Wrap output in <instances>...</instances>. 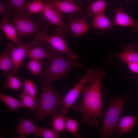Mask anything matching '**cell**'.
Segmentation results:
<instances>
[{"mask_svg":"<svg viewBox=\"0 0 138 138\" xmlns=\"http://www.w3.org/2000/svg\"><path fill=\"white\" fill-rule=\"evenodd\" d=\"M104 67L97 70L93 81L83 87V97L80 103L71 106L74 111L81 113L82 123L89 122V125L94 128L98 127L101 123L99 119L104 112L101 91L102 78L106 73Z\"/></svg>","mask_w":138,"mask_h":138,"instance_id":"1","label":"cell"},{"mask_svg":"<svg viewBox=\"0 0 138 138\" xmlns=\"http://www.w3.org/2000/svg\"><path fill=\"white\" fill-rule=\"evenodd\" d=\"M42 88L39 98L37 99V105L33 112L34 117L40 122L47 117H52L58 113L61 97L52 86L53 82L42 77Z\"/></svg>","mask_w":138,"mask_h":138,"instance_id":"2","label":"cell"},{"mask_svg":"<svg viewBox=\"0 0 138 138\" xmlns=\"http://www.w3.org/2000/svg\"><path fill=\"white\" fill-rule=\"evenodd\" d=\"M63 54L54 49L49 66L42 72L44 77L53 82L66 77L72 68L83 67V63L79 60L67 59L62 56Z\"/></svg>","mask_w":138,"mask_h":138,"instance_id":"3","label":"cell"},{"mask_svg":"<svg viewBox=\"0 0 138 138\" xmlns=\"http://www.w3.org/2000/svg\"><path fill=\"white\" fill-rule=\"evenodd\" d=\"M128 94L120 98H112L107 110L104 112L102 125L99 132L101 137H113L123 108L127 101Z\"/></svg>","mask_w":138,"mask_h":138,"instance_id":"4","label":"cell"},{"mask_svg":"<svg viewBox=\"0 0 138 138\" xmlns=\"http://www.w3.org/2000/svg\"><path fill=\"white\" fill-rule=\"evenodd\" d=\"M10 20L21 37L36 35L48 28V25L36 22L26 14L15 13Z\"/></svg>","mask_w":138,"mask_h":138,"instance_id":"5","label":"cell"},{"mask_svg":"<svg viewBox=\"0 0 138 138\" xmlns=\"http://www.w3.org/2000/svg\"><path fill=\"white\" fill-rule=\"evenodd\" d=\"M46 30L39 33L34 38L39 42L49 44L55 50L65 54L71 59H77L78 57V55L68 48L64 37L63 32L60 28L54 29L56 34L53 35L48 34Z\"/></svg>","mask_w":138,"mask_h":138,"instance_id":"6","label":"cell"},{"mask_svg":"<svg viewBox=\"0 0 138 138\" xmlns=\"http://www.w3.org/2000/svg\"><path fill=\"white\" fill-rule=\"evenodd\" d=\"M96 72L92 68L88 69L87 72L79 80L76 85L69 91L61 100L60 112L66 116L68 109L76 100L86 84H89L94 80Z\"/></svg>","mask_w":138,"mask_h":138,"instance_id":"7","label":"cell"},{"mask_svg":"<svg viewBox=\"0 0 138 138\" xmlns=\"http://www.w3.org/2000/svg\"><path fill=\"white\" fill-rule=\"evenodd\" d=\"M36 39L27 44L15 46L12 43H7L5 46L6 52L11 56L14 65L12 74L16 75L19 72L20 68L22 65V62L28 50L38 43Z\"/></svg>","mask_w":138,"mask_h":138,"instance_id":"8","label":"cell"},{"mask_svg":"<svg viewBox=\"0 0 138 138\" xmlns=\"http://www.w3.org/2000/svg\"><path fill=\"white\" fill-rule=\"evenodd\" d=\"M86 19V15L83 12H77L70 15L68 25L69 31L72 32L73 36L80 38L88 31L90 26Z\"/></svg>","mask_w":138,"mask_h":138,"instance_id":"9","label":"cell"},{"mask_svg":"<svg viewBox=\"0 0 138 138\" xmlns=\"http://www.w3.org/2000/svg\"><path fill=\"white\" fill-rule=\"evenodd\" d=\"M40 14L43 19L48 24H54L60 28L64 35H66L69 31L68 25L63 22L62 14L45 1L44 2L43 9Z\"/></svg>","mask_w":138,"mask_h":138,"instance_id":"10","label":"cell"},{"mask_svg":"<svg viewBox=\"0 0 138 138\" xmlns=\"http://www.w3.org/2000/svg\"><path fill=\"white\" fill-rule=\"evenodd\" d=\"M45 1L62 14L74 12H83L81 8L82 4L76 2L73 0H45Z\"/></svg>","mask_w":138,"mask_h":138,"instance_id":"11","label":"cell"},{"mask_svg":"<svg viewBox=\"0 0 138 138\" xmlns=\"http://www.w3.org/2000/svg\"><path fill=\"white\" fill-rule=\"evenodd\" d=\"M54 49L49 44L39 42L30 48L26 57L31 59L42 60L51 58Z\"/></svg>","mask_w":138,"mask_h":138,"instance_id":"12","label":"cell"},{"mask_svg":"<svg viewBox=\"0 0 138 138\" xmlns=\"http://www.w3.org/2000/svg\"><path fill=\"white\" fill-rule=\"evenodd\" d=\"M115 14L113 24L122 27L132 28V31L138 32V20L124 12L120 6L114 9Z\"/></svg>","mask_w":138,"mask_h":138,"instance_id":"13","label":"cell"},{"mask_svg":"<svg viewBox=\"0 0 138 138\" xmlns=\"http://www.w3.org/2000/svg\"><path fill=\"white\" fill-rule=\"evenodd\" d=\"M38 126L35 125L31 119L22 118L16 127L15 132L18 138H25L29 135H36Z\"/></svg>","mask_w":138,"mask_h":138,"instance_id":"14","label":"cell"},{"mask_svg":"<svg viewBox=\"0 0 138 138\" xmlns=\"http://www.w3.org/2000/svg\"><path fill=\"white\" fill-rule=\"evenodd\" d=\"M9 20L7 17H4L0 22L1 29L3 32L7 39L14 42L16 46L23 44V42L18 38V35L15 28L9 22Z\"/></svg>","mask_w":138,"mask_h":138,"instance_id":"15","label":"cell"},{"mask_svg":"<svg viewBox=\"0 0 138 138\" xmlns=\"http://www.w3.org/2000/svg\"><path fill=\"white\" fill-rule=\"evenodd\" d=\"M138 116L128 115L121 118L115 131L117 134L119 136H127L134 125Z\"/></svg>","mask_w":138,"mask_h":138,"instance_id":"16","label":"cell"},{"mask_svg":"<svg viewBox=\"0 0 138 138\" xmlns=\"http://www.w3.org/2000/svg\"><path fill=\"white\" fill-rule=\"evenodd\" d=\"M94 17L91 24L93 29L102 30L111 29L113 27L112 24L103 12Z\"/></svg>","mask_w":138,"mask_h":138,"instance_id":"17","label":"cell"},{"mask_svg":"<svg viewBox=\"0 0 138 138\" xmlns=\"http://www.w3.org/2000/svg\"><path fill=\"white\" fill-rule=\"evenodd\" d=\"M116 56L120 61L127 64L138 62V51L134 50L128 45L122 52L117 54Z\"/></svg>","mask_w":138,"mask_h":138,"instance_id":"18","label":"cell"},{"mask_svg":"<svg viewBox=\"0 0 138 138\" xmlns=\"http://www.w3.org/2000/svg\"><path fill=\"white\" fill-rule=\"evenodd\" d=\"M14 67L13 60L10 55L6 52H2L0 56V69L5 76L12 74Z\"/></svg>","mask_w":138,"mask_h":138,"instance_id":"19","label":"cell"},{"mask_svg":"<svg viewBox=\"0 0 138 138\" xmlns=\"http://www.w3.org/2000/svg\"><path fill=\"white\" fill-rule=\"evenodd\" d=\"M107 6L105 0H98L91 3L86 7V10L89 16L95 17L103 13Z\"/></svg>","mask_w":138,"mask_h":138,"instance_id":"20","label":"cell"},{"mask_svg":"<svg viewBox=\"0 0 138 138\" xmlns=\"http://www.w3.org/2000/svg\"><path fill=\"white\" fill-rule=\"evenodd\" d=\"M25 66L29 70L31 74L34 75L41 76L42 69L46 66V63L42 60L31 59Z\"/></svg>","mask_w":138,"mask_h":138,"instance_id":"21","label":"cell"},{"mask_svg":"<svg viewBox=\"0 0 138 138\" xmlns=\"http://www.w3.org/2000/svg\"><path fill=\"white\" fill-rule=\"evenodd\" d=\"M0 98L12 112L20 108H25L21 100L14 97L0 93Z\"/></svg>","mask_w":138,"mask_h":138,"instance_id":"22","label":"cell"},{"mask_svg":"<svg viewBox=\"0 0 138 138\" xmlns=\"http://www.w3.org/2000/svg\"><path fill=\"white\" fill-rule=\"evenodd\" d=\"M65 116L60 112L51 117L52 118V128L58 134L62 133L65 131Z\"/></svg>","mask_w":138,"mask_h":138,"instance_id":"23","label":"cell"},{"mask_svg":"<svg viewBox=\"0 0 138 138\" xmlns=\"http://www.w3.org/2000/svg\"><path fill=\"white\" fill-rule=\"evenodd\" d=\"M5 2L10 11L27 15L26 0H6Z\"/></svg>","mask_w":138,"mask_h":138,"instance_id":"24","label":"cell"},{"mask_svg":"<svg viewBox=\"0 0 138 138\" xmlns=\"http://www.w3.org/2000/svg\"><path fill=\"white\" fill-rule=\"evenodd\" d=\"M6 84L4 85V88L6 89L10 88L17 91L21 89L23 85L18 78L12 74L6 75Z\"/></svg>","mask_w":138,"mask_h":138,"instance_id":"25","label":"cell"},{"mask_svg":"<svg viewBox=\"0 0 138 138\" xmlns=\"http://www.w3.org/2000/svg\"><path fill=\"white\" fill-rule=\"evenodd\" d=\"M45 0H33L31 2L26 3L27 15L41 12L44 7V2Z\"/></svg>","mask_w":138,"mask_h":138,"instance_id":"26","label":"cell"},{"mask_svg":"<svg viewBox=\"0 0 138 138\" xmlns=\"http://www.w3.org/2000/svg\"><path fill=\"white\" fill-rule=\"evenodd\" d=\"M65 120V131L72 134L76 138H80L81 136L78 132V125L76 121L66 116Z\"/></svg>","mask_w":138,"mask_h":138,"instance_id":"27","label":"cell"},{"mask_svg":"<svg viewBox=\"0 0 138 138\" xmlns=\"http://www.w3.org/2000/svg\"><path fill=\"white\" fill-rule=\"evenodd\" d=\"M19 97L25 108H28L33 111L34 110L36 106L35 99L23 91L20 95Z\"/></svg>","mask_w":138,"mask_h":138,"instance_id":"28","label":"cell"},{"mask_svg":"<svg viewBox=\"0 0 138 138\" xmlns=\"http://www.w3.org/2000/svg\"><path fill=\"white\" fill-rule=\"evenodd\" d=\"M58 134L53 130L38 126L36 136L43 138H58Z\"/></svg>","mask_w":138,"mask_h":138,"instance_id":"29","label":"cell"},{"mask_svg":"<svg viewBox=\"0 0 138 138\" xmlns=\"http://www.w3.org/2000/svg\"><path fill=\"white\" fill-rule=\"evenodd\" d=\"M23 86V91L36 99L37 96V92L33 82L30 80L25 79L24 81Z\"/></svg>","mask_w":138,"mask_h":138,"instance_id":"30","label":"cell"},{"mask_svg":"<svg viewBox=\"0 0 138 138\" xmlns=\"http://www.w3.org/2000/svg\"><path fill=\"white\" fill-rule=\"evenodd\" d=\"M10 10L8 8L6 2L2 0H0V14L10 20L12 15Z\"/></svg>","mask_w":138,"mask_h":138,"instance_id":"31","label":"cell"},{"mask_svg":"<svg viewBox=\"0 0 138 138\" xmlns=\"http://www.w3.org/2000/svg\"><path fill=\"white\" fill-rule=\"evenodd\" d=\"M127 65L130 71L135 73L138 74V62L128 63Z\"/></svg>","mask_w":138,"mask_h":138,"instance_id":"32","label":"cell"},{"mask_svg":"<svg viewBox=\"0 0 138 138\" xmlns=\"http://www.w3.org/2000/svg\"><path fill=\"white\" fill-rule=\"evenodd\" d=\"M137 46V51H138V44H137V45H136Z\"/></svg>","mask_w":138,"mask_h":138,"instance_id":"33","label":"cell"},{"mask_svg":"<svg viewBox=\"0 0 138 138\" xmlns=\"http://www.w3.org/2000/svg\"></svg>","mask_w":138,"mask_h":138,"instance_id":"34","label":"cell"},{"mask_svg":"<svg viewBox=\"0 0 138 138\" xmlns=\"http://www.w3.org/2000/svg\"><path fill=\"white\" fill-rule=\"evenodd\" d=\"M129 0H127V1H129Z\"/></svg>","mask_w":138,"mask_h":138,"instance_id":"35","label":"cell"},{"mask_svg":"<svg viewBox=\"0 0 138 138\" xmlns=\"http://www.w3.org/2000/svg\"><path fill=\"white\" fill-rule=\"evenodd\" d=\"M31 1H33V0H30Z\"/></svg>","mask_w":138,"mask_h":138,"instance_id":"36","label":"cell"}]
</instances>
